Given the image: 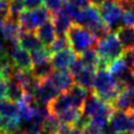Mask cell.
<instances>
[{"label": "cell", "instance_id": "cell-43", "mask_svg": "<svg viewBox=\"0 0 134 134\" xmlns=\"http://www.w3.org/2000/svg\"><path fill=\"white\" fill-rule=\"evenodd\" d=\"M13 134H27V133L25 132V130H21V129H19V130H17L16 132H14Z\"/></svg>", "mask_w": 134, "mask_h": 134}, {"label": "cell", "instance_id": "cell-35", "mask_svg": "<svg viewBox=\"0 0 134 134\" xmlns=\"http://www.w3.org/2000/svg\"><path fill=\"white\" fill-rule=\"evenodd\" d=\"M9 1L10 0H0V18H9Z\"/></svg>", "mask_w": 134, "mask_h": 134}, {"label": "cell", "instance_id": "cell-21", "mask_svg": "<svg viewBox=\"0 0 134 134\" xmlns=\"http://www.w3.org/2000/svg\"><path fill=\"white\" fill-rule=\"evenodd\" d=\"M53 71V67L50 63V61L44 62L42 64H38V65H34L30 72L31 74L38 80V81H44L46 79H48L50 76V74Z\"/></svg>", "mask_w": 134, "mask_h": 134}, {"label": "cell", "instance_id": "cell-44", "mask_svg": "<svg viewBox=\"0 0 134 134\" xmlns=\"http://www.w3.org/2000/svg\"><path fill=\"white\" fill-rule=\"evenodd\" d=\"M130 51H131V52H132V54H133V55H134V46H133V47H132V49H131V50H130Z\"/></svg>", "mask_w": 134, "mask_h": 134}, {"label": "cell", "instance_id": "cell-6", "mask_svg": "<svg viewBox=\"0 0 134 134\" xmlns=\"http://www.w3.org/2000/svg\"><path fill=\"white\" fill-rule=\"evenodd\" d=\"M8 54L12 60V63L14 64L16 68L24 69V70H31L32 63L30 59V53H28V51L22 48L19 44L12 46L8 51Z\"/></svg>", "mask_w": 134, "mask_h": 134}, {"label": "cell", "instance_id": "cell-14", "mask_svg": "<svg viewBox=\"0 0 134 134\" xmlns=\"http://www.w3.org/2000/svg\"><path fill=\"white\" fill-rule=\"evenodd\" d=\"M116 37L124 49V51H129L134 46V27L132 26H119L116 31Z\"/></svg>", "mask_w": 134, "mask_h": 134}, {"label": "cell", "instance_id": "cell-30", "mask_svg": "<svg viewBox=\"0 0 134 134\" xmlns=\"http://www.w3.org/2000/svg\"><path fill=\"white\" fill-rule=\"evenodd\" d=\"M18 112L21 120L28 122L32 117V105L28 104L22 98L20 102H18Z\"/></svg>", "mask_w": 134, "mask_h": 134}, {"label": "cell", "instance_id": "cell-25", "mask_svg": "<svg viewBox=\"0 0 134 134\" xmlns=\"http://www.w3.org/2000/svg\"><path fill=\"white\" fill-rule=\"evenodd\" d=\"M20 125H21V118L19 116L13 118L0 116V129L7 134H13L17 130H19Z\"/></svg>", "mask_w": 134, "mask_h": 134}, {"label": "cell", "instance_id": "cell-41", "mask_svg": "<svg viewBox=\"0 0 134 134\" xmlns=\"http://www.w3.org/2000/svg\"><path fill=\"white\" fill-rule=\"evenodd\" d=\"M4 48H5V40L3 39L2 35L0 34V52L4 51Z\"/></svg>", "mask_w": 134, "mask_h": 134}, {"label": "cell", "instance_id": "cell-33", "mask_svg": "<svg viewBox=\"0 0 134 134\" xmlns=\"http://www.w3.org/2000/svg\"><path fill=\"white\" fill-rule=\"evenodd\" d=\"M43 4L50 13H53L61 9L64 3L63 0H43Z\"/></svg>", "mask_w": 134, "mask_h": 134}, {"label": "cell", "instance_id": "cell-5", "mask_svg": "<svg viewBox=\"0 0 134 134\" xmlns=\"http://www.w3.org/2000/svg\"><path fill=\"white\" fill-rule=\"evenodd\" d=\"M48 80L60 92H67L74 84V79L69 69H55Z\"/></svg>", "mask_w": 134, "mask_h": 134}, {"label": "cell", "instance_id": "cell-36", "mask_svg": "<svg viewBox=\"0 0 134 134\" xmlns=\"http://www.w3.org/2000/svg\"><path fill=\"white\" fill-rule=\"evenodd\" d=\"M26 9H34L43 4V0H23Z\"/></svg>", "mask_w": 134, "mask_h": 134}, {"label": "cell", "instance_id": "cell-31", "mask_svg": "<svg viewBox=\"0 0 134 134\" xmlns=\"http://www.w3.org/2000/svg\"><path fill=\"white\" fill-rule=\"evenodd\" d=\"M25 5L23 0H10L9 1V18L17 20L20 14L24 10Z\"/></svg>", "mask_w": 134, "mask_h": 134}, {"label": "cell", "instance_id": "cell-15", "mask_svg": "<svg viewBox=\"0 0 134 134\" xmlns=\"http://www.w3.org/2000/svg\"><path fill=\"white\" fill-rule=\"evenodd\" d=\"M36 34H37L38 38L40 39L41 43L43 44V46H45V47H48L57 38L55 29L50 21H47V22L43 23L42 25H40L37 28Z\"/></svg>", "mask_w": 134, "mask_h": 134}, {"label": "cell", "instance_id": "cell-4", "mask_svg": "<svg viewBox=\"0 0 134 134\" xmlns=\"http://www.w3.org/2000/svg\"><path fill=\"white\" fill-rule=\"evenodd\" d=\"M118 85H119V83L109 72V70H107V69L96 70L95 77H94V84H93V92L96 95L111 91V90L115 89Z\"/></svg>", "mask_w": 134, "mask_h": 134}, {"label": "cell", "instance_id": "cell-8", "mask_svg": "<svg viewBox=\"0 0 134 134\" xmlns=\"http://www.w3.org/2000/svg\"><path fill=\"white\" fill-rule=\"evenodd\" d=\"M76 57L77 54L74 52V50L71 47H68L62 51L53 53L49 61L53 69H69Z\"/></svg>", "mask_w": 134, "mask_h": 134}, {"label": "cell", "instance_id": "cell-10", "mask_svg": "<svg viewBox=\"0 0 134 134\" xmlns=\"http://www.w3.org/2000/svg\"><path fill=\"white\" fill-rule=\"evenodd\" d=\"M47 107H48L50 114L59 115L63 111L69 109L71 107H75V106H74V102H73L71 95L67 91V92H61L59 95H57L52 100H50L48 103Z\"/></svg>", "mask_w": 134, "mask_h": 134}, {"label": "cell", "instance_id": "cell-2", "mask_svg": "<svg viewBox=\"0 0 134 134\" xmlns=\"http://www.w3.org/2000/svg\"><path fill=\"white\" fill-rule=\"evenodd\" d=\"M94 48L96 49L100 60L108 66L112 61L121 57L125 52L115 32H109L104 38L98 39Z\"/></svg>", "mask_w": 134, "mask_h": 134}, {"label": "cell", "instance_id": "cell-19", "mask_svg": "<svg viewBox=\"0 0 134 134\" xmlns=\"http://www.w3.org/2000/svg\"><path fill=\"white\" fill-rule=\"evenodd\" d=\"M77 55L81 58V60L83 61V63L86 66L94 68L95 70H97L99 63H100V58H99V55H98V53L94 47L88 48L85 51H83L81 54H77Z\"/></svg>", "mask_w": 134, "mask_h": 134}, {"label": "cell", "instance_id": "cell-47", "mask_svg": "<svg viewBox=\"0 0 134 134\" xmlns=\"http://www.w3.org/2000/svg\"><path fill=\"white\" fill-rule=\"evenodd\" d=\"M1 81H2V79H1V76H0V82H1Z\"/></svg>", "mask_w": 134, "mask_h": 134}, {"label": "cell", "instance_id": "cell-42", "mask_svg": "<svg viewBox=\"0 0 134 134\" xmlns=\"http://www.w3.org/2000/svg\"><path fill=\"white\" fill-rule=\"evenodd\" d=\"M104 1H106V0H91L90 3L93 4V5H95V6H99Z\"/></svg>", "mask_w": 134, "mask_h": 134}, {"label": "cell", "instance_id": "cell-16", "mask_svg": "<svg viewBox=\"0 0 134 134\" xmlns=\"http://www.w3.org/2000/svg\"><path fill=\"white\" fill-rule=\"evenodd\" d=\"M19 45L27 51L28 50L31 51L43 46L36 31H26V30H22L19 38Z\"/></svg>", "mask_w": 134, "mask_h": 134}, {"label": "cell", "instance_id": "cell-40", "mask_svg": "<svg viewBox=\"0 0 134 134\" xmlns=\"http://www.w3.org/2000/svg\"><path fill=\"white\" fill-rule=\"evenodd\" d=\"M71 1H72V2H74L75 4L80 5V6H85V5L89 4L91 0H71Z\"/></svg>", "mask_w": 134, "mask_h": 134}, {"label": "cell", "instance_id": "cell-11", "mask_svg": "<svg viewBox=\"0 0 134 134\" xmlns=\"http://www.w3.org/2000/svg\"><path fill=\"white\" fill-rule=\"evenodd\" d=\"M50 20H51V23L55 29L57 36L66 35L68 29L70 28V26L73 23L71 18L67 15V13L64 10L63 7L57 12L51 13Z\"/></svg>", "mask_w": 134, "mask_h": 134}, {"label": "cell", "instance_id": "cell-27", "mask_svg": "<svg viewBox=\"0 0 134 134\" xmlns=\"http://www.w3.org/2000/svg\"><path fill=\"white\" fill-rule=\"evenodd\" d=\"M30 10H31L32 18H34L36 24L38 25V27L40 25H42L43 23H45V22L50 20L51 13L45 6H40V7L34 8V9H30Z\"/></svg>", "mask_w": 134, "mask_h": 134}, {"label": "cell", "instance_id": "cell-46", "mask_svg": "<svg viewBox=\"0 0 134 134\" xmlns=\"http://www.w3.org/2000/svg\"><path fill=\"white\" fill-rule=\"evenodd\" d=\"M41 134H49V133H47V132H45V131H43Z\"/></svg>", "mask_w": 134, "mask_h": 134}, {"label": "cell", "instance_id": "cell-9", "mask_svg": "<svg viewBox=\"0 0 134 134\" xmlns=\"http://www.w3.org/2000/svg\"><path fill=\"white\" fill-rule=\"evenodd\" d=\"M109 105H111V104H107V103H104L103 100H100L98 98V96L93 92V90H91L83 104L82 113L88 117H92L93 115L107 109V107Z\"/></svg>", "mask_w": 134, "mask_h": 134}, {"label": "cell", "instance_id": "cell-3", "mask_svg": "<svg viewBox=\"0 0 134 134\" xmlns=\"http://www.w3.org/2000/svg\"><path fill=\"white\" fill-rule=\"evenodd\" d=\"M97 7L103 21L109 26V28L113 29L116 27L117 29L119 27L118 23L121 21L124 15V9L120 4L115 0H106Z\"/></svg>", "mask_w": 134, "mask_h": 134}, {"label": "cell", "instance_id": "cell-1", "mask_svg": "<svg viewBox=\"0 0 134 134\" xmlns=\"http://www.w3.org/2000/svg\"><path fill=\"white\" fill-rule=\"evenodd\" d=\"M66 36L68 38L70 47L76 54H81L88 48L95 47L98 40L88 28L76 23H72Z\"/></svg>", "mask_w": 134, "mask_h": 134}, {"label": "cell", "instance_id": "cell-39", "mask_svg": "<svg viewBox=\"0 0 134 134\" xmlns=\"http://www.w3.org/2000/svg\"><path fill=\"white\" fill-rule=\"evenodd\" d=\"M129 114V131L131 134H134V110L128 112Z\"/></svg>", "mask_w": 134, "mask_h": 134}, {"label": "cell", "instance_id": "cell-7", "mask_svg": "<svg viewBox=\"0 0 134 134\" xmlns=\"http://www.w3.org/2000/svg\"><path fill=\"white\" fill-rule=\"evenodd\" d=\"M61 92L55 88V86L48 80H44L40 82L37 94H36V102L38 105L47 106L50 100H52L57 95Z\"/></svg>", "mask_w": 134, "mask_h": 134}, {"label": "cell", "instance_id": "cell-17", "mask_svg": "<svg viewBox=\"0 0 134 134\" xmlns=\"http://www.w3.org/2000/svg\"><path fill=\"white\" fill-rule=\"evenodd\" d=\"M63 8L67 13V15L71 18L72 22L82 25L83 18H84V15H83V6H80V5L75 4L71 0H65V2L63 4Z\"/></svg>", "mask_w": 134, "mask_h": 134}, {"label": "cell", "instance_id": "cell-38", "mask_svg": "<svg viewBox=\"0 0 134 134\" xmlns=\"http://www.w3.org/2000/svg\"><path fill=\"white\" fill-rule=\"evenodd\" d=\"M72 132H73V127L72 126H69L67 124L62 122L57 134H72Z\"/></svg>", "mask_w": 134, "mask_h": 134}, {"label": "cell", "instance_id": "cell-20", "mask_svg": "<svg viewBox=\"0 0 134 134\" xmlns=\"http://www.w3.org/2000/svg\"><path fill=\"white\" fill-rule=\"evenodd\" d=\"M90 91L91 90H88V89H86V88H84L77 84H73V86L68 90L69 94L71 95V97L74 102V106L79 109H82L83 104H84V102H85V99L88 96Z\"/></svg>", "mask_w": 134, "mask_h": 134}, {"label": "cell", "instance_id": "cell-18", "mask_svg": "<svg viewBox=\"0 0 134 134\" xmlns=\"http://www.w3.org/2000/svg\"><path fill=\"white\" fill-rule=\"evenodd\" d=\"M6 85H7V89H6V97L5 98L13 100L15 103L20 102L24 95V90H23L22 86L18 82H16L14 79L6 81Z\"/></svg>", "mask_w": 134, "mask_h": 134}, {"label": "cell", "instance_id": "cell-13", "mask_svg": "<svg viewBox=\"0 0 134 134\" xmlns=\"http://www.w3.org/2000/svg\"><path fill=\"white\" fill-rule=\"evenodd\" d=\"M95 69L88 67L85 65V67L77 72L76 74L73 75L75 84L88 89V90H93V84H94V77H95Z\"/></svg>", "mask_w": 134, "mask_h": 134}, {"label": "cell", "instance_id": "cell-37", "mask_svg": "<svg viewBox=\"0 0 134 134\" xmlns=\"http://www.w3.org/2000/svg\"><path fill=\"white\" fill-rule=\"evenodd\" d=\"M82 133H83V134H104L102 130H99V129H97L96 127L90 125V122L82 130Z\"/></svg>", "mask_w": 134, "mask_h": 134}, {"label": "cell", "instance_id": "cell-32", "mask_svg": "<svg viewBox=\"0 0 134 134\" xmlns=\"http://www.w3.org/2000/svg\"><path fill=\"white\" fill-rule=\"evenodd\" d=\"M44 130V120L32 118L28 121L25 132L27 134H41Z\"/></svg>", "mask_w": 134, "mask_h": 134}, {"label": "cell", "instance_id": "cell-45", "mask_svg": "<svg viewBox=\"0 0 134 134\" xmlns=\"http://www.w3.org/2000/svg\"><path fill=\"white\" fill-rule=\"evenodd\" d=\"M0 134H7V133H5V132H4V131H2V130H1V129H0Z\"/></svg>", "mask_w": 134, "mask_h": 134}, {"label": "cell", "instance_id": "cell-28", "mask_svg": "<svg viewBox=\"0 0 134 134\" xmlns=\"http://www.w3.org/2000/svg\"><path fill=\"white\" fill-rule=\"evenodd\" d=\"M70 47V44H69V41H68V38L66 35H61V36H57V38L54 39V41L47 47L49 52L51 53V55L55 52H59V51H62L66 48Z\"/></svg>", "mask_w": 134, "mask_h": 134}, {"label": "cell", "instance_id": "cell-24", "mask_svg": "<svg viewBox=\"0 0 134 134\" xmlns=\"http://www.w3.org/2000/svg\"><path fill=\"white\" fill-rule=\"evenodd\" d=\"M18 22H19L21 28L26 31H36L38 28V25L36 24L34 18H32L30 9H24L20 14V16L18 18Z\"/></svg>", "mask_w": 134, "mask_h": 134}, {"label": "cell", "instance_id": "cell-34", "mask_svg": "<svg viewBox=\"0 0 134 134\" xmlns=\"http://www.w3.org/2000/svg\"><path fill=\"white\" fill-rule=\"evenodd\" d=\"M121 22H122V24L125 26H132V27H134V8L133 9L124 10Z\"/></svg>", "mask_w": 134, "mask_h": 134}, {"label": "cell", "instance_id": "cell-23", "mask_svg": "<svg viewBox=\"0 0 134 134\" xmlns=\"http://www.w3.org/2000/svg\"><path fill=\"white\" fill-rule=\"evenodd\" d=\"M82 109L75 108V107H71L65 111H63L62 113H60L58 116L60 118V120L64 124H67L69 126H74V124L79 120V118L82 116Z\"/></svg>", "mask_w": 134, "mask_h": 134}, {"label": "cell", "instance_id": "cell-12", "mask_svg": "<svg viewBox=\"0 0 134 134\" xmlns=\"http://www.w3.org/2000/svg\"><path fill=\"white\" fill-rule=\"evenodd\" d=\"M109 127H111L116 133L129 132V114L126 111L114 109L110 116Z\"/></svg>", "mask_w": 134, "mask_h": 134}, {"label": "cell", "instance_id": "cell-29", "mask_svg": "<svg viewBox=\"0 0 134 134\" xmlns=\"http://www.w3.org/2000/svg\"><path fill=\"white\" fill-rule=\"evenodd\" d=\"M61 124H62V121L60 120L58 115L49 114L44 120V130L43 131H45L49 134H57L61 127Z\"/></svg>", "mask_w": 134, "mask_h": 134}, {"label": "cell", "instance_id": "cell-22", "mask_svg": "<svg viewBox=\"0 0 134 134\" xmlns=\"http://www.w3.org/2000/svg\"><path fill=\"white\" fill-rule=\"evenodd\" d=\"M0 116L7 117V118L19 116L18 105L15 102L9 100L7 98H1L0 99Z\"/></svg>", "mask_w": 134, "mask_h": 134}, {"label": "cell", "instance_id": "cell-26", "mask_svg": "<svg viewBox=\"0 0 134 134\" xmlns=\"http://www.w3.org/2000/svg\"><path fill=\"white\" fill-rule=\"evenodd\" d=\"M50 58H51V53L49 52L48 48L45 46H42L38 49L30 51V59H31L32 66L47 62L50 60Z\"/></svg>", "mask_w": 134, "mask_h": 134}]
</instances>
